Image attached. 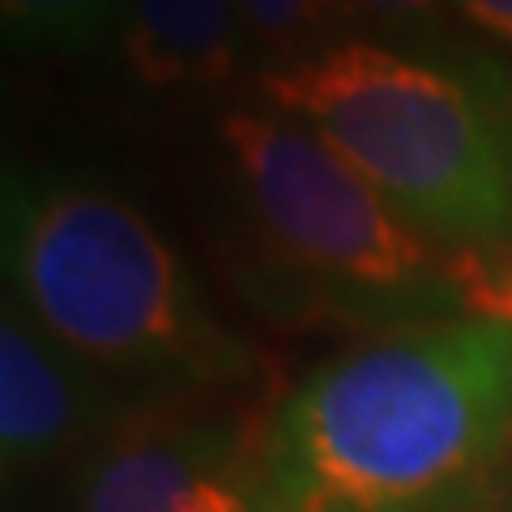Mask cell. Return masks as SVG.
I'll list each match as a JSON object with an SVG mask.
<instances>
[{
  "label": "cell",
  "mask_w": 512,
  "mask_h": 512,
  "mask_svg": "<svg viewBox=\"0 0 512 512\" xmlns=\"http://www.w3.org/2000/svg\"><path fill=\"white\" fill-rule=\"evenodd\" d=\"M333 18H359L376 26H414L444 9V0H329Z\"/></svg>",
  "instance_id": "obj_11"
},
{
  "label": "cell",
  "mask_w": 512,
  "mask_h": 512,
  "mask_svg": "<svg viewBox=\"0 0 512 512\" xmlns=\"http://www.w3.org/2000/svg\"><path fill=\"white\" fill-rule=\"evenodd\" d=\"M218 141L231 154L265 244L291 269L355 299L453 308L440 274L444 252L308 124L227 111Z\"/></svg>",
  "instance_id": "obj_4"
},
{
  "label": "cell",
  "mask_w": 512,
  "mask_h": 512,
  "mask_svg": "<svg viewBox=\"0 0 512 512\" xmlns=\"http://www.w3.org/2000/svg\"><path fill=\"white\" fill-rule=\"evenodd\" d=\"M440 274L457 316L512 329V239L444 248Z\"/></svg>",
  "instance_id": "obj_9"
},
{
  "label": "cell",
  "mask_w": 512,
  "mask_h": 512,
  "mask_svg": "<svg viewBox=\"0 0 512 512\" xmlns=\"http://www.w3.org/2000/svg\"><path fill=\"white\" fill-rule=\"evenodd\" d=\"M512 440V329L431 320L346 350L269 419L303 512H410Z\"/></svg>",
  "instance_id": "obj_1"
},
{
  "label": "cell",
  "mask_w": 512,
  "mask_h": 512,
  "mask_svg": "<svg viewBox=\"0 0 512 512\" xmlns=\"http://www.w3.org/2000/svg\"><path fill=\"white\" fill-rule=\"evenodd\" d=\"M0 22L26 52H90L120 22V0H0Z\"/></svg>",
  "instance_id": "obj_8"
},
{
  "label": "cell",
  "mask_w": 512,
  "mask_h": 512,
  "mask_svg": "<svg viewBox=\"0 0 512 512\" xmlns=\"http://www.w3.org/2000/svg\"><path fill=\"white\" fill-rule=\"evenodd\" d=\"M77 512H303L274 461L269 423L244 410L158 406L90 448Z\"/></svg>",
  "instance_id": "obj_5"
},
{
  "label": "cell",
  "mask_w": 512,
  "mask_h": 512,
  "mask_svg": "<svg viewBox=\"0 0 512 512\" xmlns=\"http://www.w3.org/2000/svg\"><path fill=\"white\" fill-rule=\"evenodd\" d=\"M244 30L269 52V69L325 52V30L338 22L329 0H239Z\"/></svg>",
  "instance_id": "obj_10"
},
{
  "label": "cell",
  "mask_w": 512,
  "mask_h": 512,
  "mask_svg": "<svg viewBox=\"0 0 512 512\" xmlns=\"http://www.w3.org/2000/svg\"><path fill=\"white\" fill-rule=\"evenodd\" d=\"M457 9L466 13V22L478 26L483 35L512 47V0H457Z\"/></svg>",
  "instance_id": "obj_12"
},
{
  "label": "cell",
  "mask_w": 512,
  "mask_h": 512,
  "mask_svg": "<svg viewBox=\"0 0 512 512\" xmlns=\"http://www.w3.org/2000/svg\"><path fill=\"white\" fill-rule=\"evenodd\" d=\"M261 94L367 175L414 231L448 248L512 239V73L504 64L346 39L265 69Z\"/></svg>",
  "instance_id": "obj_2"
},
{
  "label": "cell",
  "mask_w": 512,
  "mask_h": 512,
  "mask_svg": "<svg viewBox=\"0 0 512 512\" xmlns=\"http://www.w3.org/2000/svg\"><path fill=\"white\" fill-rule=\"evenodd\" d=\"M111 414L99 372L64 350L22 312L18 299L0 316V466L26 474L52 466Z\"/></svg>",
  "instance_id": "obj_6"
},
{
  "label": "cell",
  "mask_w": 512,
  "mask_h": 512,
  "mask_svg": "<svg viewBox=\"0 0 512 512\" xmlns=\"http://www.w3.org/2000/svg\"><path fill=\"white\" fill-rule=\"evenodd\" d=\"M239 0H120V56L146 90H218L235 77Z\"/></svg>",
  "instance_id": "obj_7"
},
{
  "label": "cell",
  "mask_w": 512,
  "mask_h": 512,
  "mask_svg": "<svg viewBox=\"0 0 512 512\" xmlns=\"http://www.w3.org/2000/svg\"><path fill=\"white\" fill-rule=\"evenodd\" d=\"M5 274L9 299L99 376L231 389L261 372L256 350L210 316L154 222L90 180H9Z\"/></svg>",
  "instance_id": "obj_3"
}]
</instances>
